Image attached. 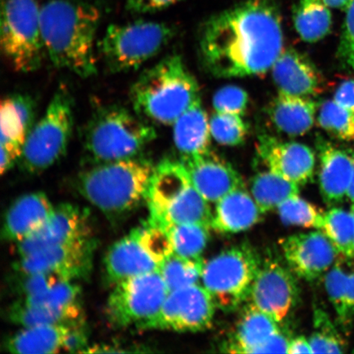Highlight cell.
<instances>
[{
  "label": "cell",
  "mask_w": 354,
  "mask_h": 354,
  "mask_svg": "<svg viewBox=\"0 0 354 354\" xmlns=\"http://www.w3.org/2000/svg\"><path fill=\"white\" fill-rule=\"evenodd\" d=\"M257 149L268 170L283 178L299 187L313 179L316 158L308 146L263 135L259 137Z\"/></svg>",
  "instance_id": "18"
},
{
  "label": "cell",
  "mask_w": 354,
  "mask_h": 354,
  "mask_svg": "<svg viewBox=\"0 0 354 354\" xmlns=\"http://www.w3.org/2000/svg\"><path fill=\"white\" fill-rule=\"evenodd\" d=\"M15 324L25 327L60 325L69 327L86 325L82 304L65 308L34 306L17 300L8 310Z\"/></svg>",
  "instance_id": "28"
},
{
  "label": "cell",
  "mask_w": 354,
  "mask_h": 354,
  "mask_svg": "<svg viewBox=\"0 0 354 354\" xmlns=\"http://www.w3.org/2000/svg\"><path fill=\"white\" fill-rule=\"evenodd\" d=\"M169 294L159 271L127 279L114 286L106 306L111 324L137 328L161 311Z\"/></svg>",
  "instance_id": "11"
},
{
  "label": "cell",
  "mask_w": 354,
  "mask_h": 354,
  "mask_svg": "<svg viewBox=\"0 0 354 354\" xmlns=\"http://www.w3.org/2000/svg\"><path fill=\"white\" fill-rule=\"evenodd\" d=\"M189 172L194 187L209 203H216L233 190L245 187L238 171L218 156L207 151L181 158Z\"/></svg>",
  "instance_id": "19"
},
{
  "label": "cell",
  "mask_w": 354,
  "mask_h": 354,
  "mask_svg": "<svg viewBox=\"0 0 354 354\" xmlns=\"http://www.w3.org/2000/svg\"><path fill=\"white\" fill-rule=\"evenodd\" d=\"M174 140L181 158L194 156L210 149L209 118L198 99L174 123Z\"/></svg>",
  "instance_id": "27"
},
{
  "label": "cell",
  "mask_w": 354,
  "mask_h": 354,
  "mask_svg": "<svg viewBox=\"0 0 354 354\" xmlns=\"http://www.w3.org/2000/svg\"><path fill=\"white\" fill-rule=\"evenodd\" d=\"M104 269L107 281L115 286L127 279L159 271V264L133 230L110 247L105 256Z\"/></svg>",
  "instance_id": "22"
},
{
  "label": "cell",
  "mask_w": 354,
  "mask_h": 354,
  "mask_svg": "<svg viewBox=\"0 0 354 354\" xmlns=\"http://www.w3.org/2000/svg\"><path fill=\"white\" fill-rule=\"evenodd\" d=\"M130 98L140 117L174 125L201 96L196 77L179 55H171L140 75L131 88Z\"/></svg>",
  "instance_id": "4"
},
{
  "label": "cell",
  "mask_w": 354,
  "mask_h": 354,
  "mask_svg": "<svg viewBox=\"0 0 354 354\" xmlns=\"http://www.w3.org/2000/svg\"><path fill=\"white\" fill-rule=\"evenodd\" d=\"M283 223L303 228L320 230L324 212L299 196L286 199L277 207Z\"/></svg>",
  "instance_id": "38"
},
{
  "label": "cell",
  "mask_w": 354,
  "mask_h": 354,
  "mask_svg": "<svg viewBox=\"0 0 354 354\" xmlns=\"http://www.w3.org/2000/svg\"><path fill=\"white\" fill-rule=\"evenodd\" d=\"M155 166L142 155L101 163L80 174V194L111 218L131 214L147 199Z\"/></svg>",
  "instance_id": "3"
},
{
  "label": "cell",
  "mask_w": 354,
  "mask_h": 354,
  "mask_svg": "<svg viewBox=\"0 0 354 354\" xmlns=\"http://www.w3.org/2000/svg\"><path fill=\"white\" fill-rule=\"evenodd\" d=\"M317 105L308 97L279 93L269 109V116L278 131L290 136L306 134L314 125Z\"/></svg>",
  "instance_id": "26"
},
{
  "label": "cell",
  "mask_w": 354,
  "mask_h": 354,
  "mask_svg": "<svg viewBox=\"0 0 354 354\" xmlns=\"http://www.w3.org/2000/svg\"><path fill=\"white\" fill-rule=\"evenodd\" d=\"M278 323L268 314L250 304L243 310L236 330L223 351L233 353H256L261 345L281 331Z\"/></svg>",
  "instance_id": "25"
},
{
  "label": "cell",
  "mask_w": 354,
  "mask_h": 354,
  "mask_svg": "<svg viewBox=\"0 0 354 354\" xmlns=\"http://www.w3.org/2000/svg\"><path fill=\"white\" fill-rule=\"evenodd\" d=\"M338 56L344 65L354 69V0L346 8Z\"/></svg>",
  "instance_id": "44"
},
{
  "label": "cell",
  "mask_w": 354,
  "mask_h": 354,
  "mask_svg": "<svg viewBox=\"0 0 354 354\" xmlns=\"http://www.w3.org/2000/svg\"><path fill=\"white\" fill-rule=\"evenodd\" d=\"M22 302L34 306L65 308L82 304L81 289L73 281L62 280L44 293L19 298Z\"/></svg>",
  "instance_id": "40"
},
{
  "label": "cell",
  "mask_w": 354,
  "mask_h": 354,
  "mask_svg": "<svg viewBox=\"0 0 354 354\" xmlns=\"http://www.w3.org/2000/svg\"><path fill=\"white\" fill-rule=\"evenodd\" d=\"M263 214L252 194L243 187L216 203L211 228L224 234L245 232L258 223Z\"/></svg>",
  "instance_id": "24"
},
{
  "label": "cell",
  "mask_w": 354,
  "mask_h": 354,
  "mask_svg": "<svg viewBox=\"0 0 354 354\" xmlns=\"http://www.w3.org/2000/svg\"><path fill=\"white\" fill-rule=\"evenodd\" d=\"M88 332L86 325L72 327L66 334L63 351L83 353L88 348Z\"/></svg>",
  "instance_id": "46"
},
{
  "label": "cell",
  "mask_w": 354,
  "mask_h": 354,
  "mask_svg": "<svg viewBox=\"0 0 354 354\" xmlns=\"http://www.w3.org/2000/svg\"><path fill=\"white\" fill-rule=\"evenodd\" d=\"M154 127L139 114L109 106L93 115L83 135L84 151L94 165L139 156L156 139Z\"/></svg>",
  "instance_id": "5"
},
{
  "label": "cell",
  "mask_w": 354,
  "mask_h": 354,
  "mask_svg": "<svg viewBox=\"0 0 354 354\" xmlns=\"http://www.w3.org/2000/svg\"><path fill=\"white\" fill-rule=\"evenodd\" d=\"M347 318L352 328L354 319V270H348L346 295Z\"/></svg>",
  "instance_id": "48"
},
{
  "label": "cell",
  "mask_w": 354,
  "mask_h": 354,
  "mask_svg": "<svg viewBox=\"0 0 354 354\" xmlns=\"http://www.w3.org/2000/svg\"><path fill=\"white\" fill-rule=\"evenodd\" d=\"M101 19L98 8L80 0H50L41 7L46 56L57 68L87 78L97 73L95 43Z\"/></svg>",
  "instance_id": "2"
},
{
  "label": "cell",
  "mask_w": 354,
  "mask_h": 354,
  "mask_svg": "<svg viewBox=\"0 0 354 354\" xmlns=\"http://www.w3.org/2000/svg\"><path fill=\"white\" fill-rule=\"evenodd\" d=\"M299 185L272 171L259 172L251 183V194L263 214L277 209L286 199L299 196Z\"/></svg>",
  "instance_id": "31"
},
{
  "label": "cell",
  "mask_w": 354,
  "mask_h": 354,
  "mask_svg": "<svg viewBox=\"0 0 354 354\" xmlns=\"http://www.w3.org/2000/svg\"><path fill=\"white\" fill-rule=\"evenodd\" d=\"M209 125L212 138L221 145L237 146L245 142L248 127L241 115L216 112Z\"/></svg>",
  "instance_id": "39"
},
{
  "label": "cell",
  "mask_w": 354,
  "mask_h": 354,
  "mask_svg": "<svg viewBox=\"0 0 354 354\" xmlns=\"http://www.w3.org/2000/svg\"><path fill=\"white\" fill-rule=\"evenodd\" d=\"M287 353H313L308 339L304 336H298V337L290 339Z\"/></svg>",
  "instance_id": "49"
},
{
  "label": "cell",
  "mask_w": 354,
  "mask_h": 354,
  "mask_svg": "<svg viewBox=\"0 0 354 354\" xmlns=\"http://www.w3.org/2000/svg\"><path fill=\"white\" fill-rule=\"evenodd\" d=\"M320 230L329 238L340 255L354 260V218L351 210L331 207L324 212Z\"/></svg>",
  "instance_id": "32"
},
{
  "label": "cell",
  "mask_w": 354,
  "mask_h": 354,
  "mask_svg": "<svg viewBox=\"0 0 354 354\" xmlns=\"http://www.w3.org/2000/svg\"><path fill=\"white\" fill-rule=\"evenodd\" d=\"M333 100L354 113V80L348 79L340 83L336 88Z\"/></svg>",
  "instance_id": "47"
},
{
  "label": "cell",
  "mask_w": 354,
  "mask_h": 354,
  "mask_svg": "<svg viewBox=\"0 0 354 354\" xmlns=\"http://www.w3.org/2000/svg\"><path fill=\"white\" fill-rule=\"evenodd\" d=\"M297 277L287 264L268 259L262 262L247 302L281 323L298 302Z\"/></svg>",
  "instance_id": "14"
},
{
  "label": "cell",
  "mask_w": 354,
  "mask_h": 354,
  "mask_svg": "<svg viewBox=\"0 0 354 354\" xmlns=\"http://www.w3.org/2000/svg\"><path fill=\"white\" fill-rule=\"evenodd\" d=\"M249 104V95L243 88L227 86L215 93L212 104L216 113L242 115Z\"/></svg>",
  "instance_id": "43"
},
{
  "label": "cell",
  "mask_w": 354,
  "mask_h": 354,
  "mask_svg": "<svg viewBox=\"0 0 354 354\" xmlns=\"http://www.w3.org/2000/svg\"><path fill=\"white\" fill-rule=\"evenodd\" d=\"M293 21L304 41L315 43L329 34L331 12L322 0H299L293 8Z\"/></svg>",
  "instance_id": "30"
},
{
  "label": "cell",
  "mask_w": 354,
  "mask_h": 354,
  "mask_svg": "<svg viewBox=\"0 0 354 354\" xmlns=\"http://www.w3.org/2000/svg\"><path fill=\"white\" fill-rule=\"evenodd\" d=\"M353 353H354V348H353Z\"/></svg>",
  "instance_id": "53"
},
{
  "label": "cell",
  "mask_w": 354,
  "mask_h": 354,
  "mask_svg": "<svg viewBox=\"0 0 354 354\" xmlns=\"http://www.w3.org/2000/svg\"><path fill=\"white\" fill-rule=\"evenodd\" d=\"M95 249L92 236L78 239L19 257L13 268L21 273H55L75 281L90 275Z\"/></svg>",
  "instance_id": "13"
},
{
  "label": "cell",
  "mask_w": 354,
  "mask_h": 354,
  "mask_svg": "<svg viewBox=\"0 0 354 354\" xmlns=\"http://www.w3.org/2000/svg\"><path fill=\"white\" fill-rule=\"evenodd\" d=\"M215 304L203 286L194 285L169 292L161 311L140 329L198 332L209 329Z\"/></svg>",
  "instance_id": "12"
},
{
  "label": "cell",
  "mask_w": 354,
  "mask_h": 354,
  "mask_svg": "<svg viewBox=\"0 0 354 354\" xmlns=\"http://www.w3.org/2000/svg\"><path fill=\"white\" fill-rule=\"evenodd\" d=\"M146 203L149 221L159 227L201 223L211 228L209 203L194 187L181 161L166 158L155 166Z\"/></svg>",
  "instance_id": "6"
},
{
  "label": "cell",
  "mask_w": 354,
  "mask_h": 354,
  "mask_svg": "<svg viewBox=\"0 0 354 354\" xmlns=\"http://www.w3.org/2000/svg\"><path fill=\"white\" fill-rule=\"evenodd\" d=\"M170 234L174 254L187 259L201 258L209 239V227L201 223H180L165 228Z\"/></svg>",
  "instance_id": "34"
},
{
  "label": "cell",
  "mask_w": 354,
  "mask_h": 354,
  "mask_svg": "<svg viewBox=\"0 0 354 354\" xmlns=\"http://www.w3.org/2000/svg\"><path fill=\"white\" fill-rule=\"evenodd\" d=\"M72 327L50 325L25 327L8 338V352L19 354H48L63 351L66 334Z\"/></svg>",
  "instance_id": "29"
},
{
  "label": "cell",
  "mask_w": 354,
  "mask_h": 354,
  "mask_svg": "<svg viewBox=\"0 0 354 354\" xmlns=\"http://www.w3.org/2000/svg\"><path fill=\"white\" fill-rule=\"evenodd\" d=\"M320 192L327 205L334 207L347 198L353 171L351 150H344L324 139H317Z\"/></svg>",
  "instance_id": "20"
},
{
  "label": "cell",
  "mask_w": 354,
  "mask_h": 354,
  "mask_svg": "<svg viewBox=\"0 0 354 354\" xmlns=\"http://www.w3.org/2000/svg\"><path fill=\"white\" fill-rule=\"evenodd\" d=\"M90 236L88 212L72 203H61L54 207L37 232L17 243V251L22 257L44 248Z\"/></svg>",
  "instance_id": "17"
},
{
  "label": "cell",
  "mask_w": 354,
  "mask_h": 354,
  "mask_svg": "<svg viewBox=\"0 0 354 354\" xmlns=\"http://www.w3.org/2000/svg\"><path fill=\"white\" fill-rule=\"evenodd\" d=\"M351 150V152L352 153V156L353 158V176H352V180L351 183V187H349L348 194H347V198L349 201L352 203V205H354V149H349Z\"/></svg>",
  "instance_id": "51"
},
{
  "label": "cell",
  "mask_w": 354,
  "mask_h": 354,
  "mask_svg": "<svg viewBox=\"0 0 354 354\" xmlns=\"http://www.w3.org/2000/svg\"><path fill=\"white\" fill-rule=\"evenodd\" d=\"M284 46L276 0H243L203 24L199 54L216 77L260 76L272 69Z\"/></svg>",
  "instance_id": "1"
},
{
  "label": "cell",
  "mask_w": 354,
  "mask_h": 354,
  "mask_svg": "<svg viewBox=\"0 0 354 354\" xmlns=\"http://www.w3.org/2000/svg\"><path fill=\"white\" fill-rule=\"evenodd\" d=\"M205 261L187 259L176 254L159 264V272L169 292L198 284Z\"/></svg>",
  "instance_id": "33"
},
{
  "label": "cell",
  "mask_w": 354,
  "mask_h": 354,
  "mask_svg": "<svg viewBox=\"0 0 354 354\" xmlns=\"http://www.w3.org/2000/svg\"><path fill=\"white\" fill-rule=\"evenodd\" d=\"M134 231L145 250L158 264L174 254L170 234L165 228L150 223L148 220L141 227L134 229Z\"/></svg>",
  "instance_id": "41"
},
{
  "label": "cell",
  "mask_w": 354,
  "mask_h": 354,
  "mask_svg": "<svg viewBox=\"0 0 354 354\" xmlns=\"http://www.w3.org/2000/svg\"><path fill=\"white\" fill-rule=\"evenodd\" d=\"M314 330L308 338L313 353H344L347 344L324 309L317 308L313 313Z\"/></svg>",
  "instance_id": "35"
},
{
  "label": "cell",
  "mask_w": 354,
  "mask_h": 354,
  "mask_svg": "<svg viewBox=\"0 0 354 354\" xmlns=\"http://www.w3.org/2000/svg\"><path fill=\"white\" fill-rule=\"evenodd\" d=\"M15 289L20 298L39 295L50 289L62 280H66L57 274L48 272H17Z\"/></svg>",
  "instance_id": "42"
},
{
  "label": "cell",
  "mask_w": 354,
  "mask_h": 354,
  "mask_svg": "<svg viewBox=\"0 0 354 354\" xmlns=\"http://www.w3.org/2000/svg\"><path fill=\"white\" fill-rule=\"evenodd\" d=\"M179 0H127V10L137 15H145L165 10Z\"/></svg>",
  "instance_id": "45"
},
{
  "label": "cell",
  "mask_w": 354,
  "mask_h": 354,
  "mask_svg": "<svg viewBox=\"0 0 354 354\" xmlns=\"http://www.w3.org/2000/svg\"><path fill=\"white\" fill-rule=\"evenodd\" d=\"M1 50L15 72L41 68L46 56L37 0H4L1 12Z\"/></svg>",
  "instance_id": "10"
},
{
  "label": "cell",
  "mask_w": 354,
  "mask_h": 354,
  "mask_svg": "<svg viewBox=\"0 0 354 354\" xmlns=\"http://www.w3.org/2000/svg\"><path fill=\"white\" fill-rule=\"evenodd\" d=\"M54 206L46 194L35 192L16 199L8 209L2 229V238L19 243L37 232L50 216Z\"/></svg>",
  "instance_id": "23"
},
{
  "label": "cell",
  "mask_w": 354,
  "mask_h": 354,
  "mask_svg": "<svg viewBox=\"0 0 354 354\" xmlns=\"http://www.w3.org/2000/svg\"><path fill=\"white\" fill-rule=\"evenodd\" d=\"M174 33L171 26L163 22L110 25L99 44L100 55L111 72H129L156 56Z\"/></svg>",
  "instance_id": "8"
},
{
  "label": "cell",
  "mask_w": 354,
  "mask_h": 354,
  "mask_svg": "<svg viewBox=\"0 0 354 354\" xmlns=\"http://www.w3.org/2000/svg\"><path fill=\"white\" fill-rule=\"evenodd\" d=\"M73 122L72 96L61 86L26 139L19 160L22 169L41 174L59 162L68 149Z\"/></svg>",
  "instance_id": "7"
},
{
  "label": "cell",
  "mask_w": 354,
  "mask_h": 354,
  "mask_svg": "<svg viewBox=\"0 0 354 354\" xmlns=\"http://www.w3.org/2000/svg\"><path fill=\"white\" fill-rule=\"evenodd\" d=\"M345 258L338 259L325 275V289L333 307L336 320L340 330L348 334L351 327L348 324L346 309L347 278L348 270L344 263Z\"/></svg>",
  "instance_id": "36"
},
{
  "label": "cell",
  "mask_w": 354,
  "mask_h": 354,
  "mask_svg": "<svg viewBox=\"0 0 354 354\" xmlns=\"http://www.w3.org/2000/svg\"><path fill=\"white\" fill-rule=\"evenodd\" d=\"M37 109L32 97L15 94L1 102V174L19 162L26 139L35 124Z\"/></svg>",
  "instance_id": "16"
},
{
  "label": "cell",
  "mask_w": 354,
  "mask_h": 354,
  "mask_svg": "<svg viewBox=\"0 0 354 354\" xmlns=\"http://www.w3.org/2000/svg\"><path fill=\"white\" fill-rule=\"evenodd\" d=\"M279 93L312 98L320 94L323 79L319 70L307 55L295 48H286L272 68Z\"/></svg>",
  "instance_id": "21"
},
{
  "label": "cell",
  "mask_w": 354,
  "mask_h": 354,
  "mask_svg": "<svg viewBox=\"0 0 354 354\" xmlns=\"http://www.w3.org/2000/svg\"><path fill=\"white\" fill-rule=\"evenodd\" d=\"M262 260L250 245L220 252L203 266L201 282L216 308L232 312L247 302Z\"/></svg>",
  "instance_id": "9"
},
{
  "label": "cell",
  "mask_w": 354,
  "mask_h": 354,
  "mask_svg": "<svg viewBox=\"0 0 354 354\" xmlns=\"http://www.w3.org/2000/svg\"><path fill=\"white\" fill-rule=\"evenodd\" d=\"M327 7L336 8V10H346L351 0H322Z\"/></svg>",
  "instance_id": "50"
},
{
  "label": "cell",
  "mask_w": 354,
  "mask_h": 354,
  "mask_svg": "<svg viewBox=\"0 0 354 354\" xmlns=\"http://www.w3.org/2000/svg\"><path fill=\"white\" fill-rule=\"evenodd\" d=\"M317 120L323 130L344 141H354V113L334 100L322 102L317 108Z\"/></svg>",
  "instance_id": "37"
},
{
  "label": "cell",
  "mask_w": 354,
  "mask_h": 354,
  "mask_svg": "<svg viewBox=\"0 0 354 354\" xmlns=\"http://www.w3.org/2000/svg\"><path fill=\"white\" fill-rule=\"evenodd\" d=\"M281 245L288 267L296 277L308 281L325 276L340 255L321 230L292 234L283 239Z\"/></svg>",
  "instance_id": "15"
},
{
  "label": "cell",
  "mask_w": 354,
  "mask_h": 354,
  "mask_svg": "<svg viewBox=\"0 0 354 354\" xmlns=\"http://www.w3.org/2000/svg\"><path fill=\"white\" fill-rule=\"evenodd\" d=\"M351 212H352V214H353V218H354V205H352V207H351Z\"/></svg>",
  "instance_id": "52"
}]
</instances>
